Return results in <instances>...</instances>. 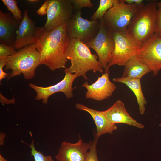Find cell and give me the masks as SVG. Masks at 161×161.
Listing matches in <instances>:
<instances>
[{
  "instance_id": "obj_1",
  "label": "cell",
  "mask_w": 161,
  "mask_h": 161,
  "mask_svg": "<svg viewBox=\"0 0 161 161\" xmlns=\"http://www.w3.org/2000/svg\"><path fill=\"white\" fill-rule=\"evenodd\" d=\"M66 24L49 31L37 27L35 42L41 57L40 65H44L52 71L65 68L67 61L66 52L69 41Z\"/></svg>"
},
{
  "instance_id": "obj_2",
  "label": "cell",
  "mask_w": 161,
  "mask_h": 161,
  "mask_svg": "<svg viewBox=\"0 0 161 161\" xmlns=\"http://www.w3.org/2000/svg\"><path fill=\"white\" fill-rule=\"evenodd\" d=\"M66 54L71 62L70 66L64 70L68 72L76 74L78 77L81 76L86 80L88 79L86 74L89 71L103 73L97 55L92 54L89 48L79 40L70 39Z\"/></svg>"
},
{
  "instance_id": "obj_3",
  "label": "cell",
  "mask_w": 161,
  "mask_h": 161,
  "mask_svg": "<svg viewBox=\"0 0 161 161\" xmlns=\"http://www.w3.org/2000/svg\"><path fill=\"white\" fill-rule=\"evenodd\" d=\"M156 2L151 0L141 4L128 27V34L140 46L155 33L158 18Z\"/></svg>"
},
{
  "instance_id": "obj_4",
  "label": "cell",
  "mask_w": 161,
  "mask_h": 161,
  "mask_svg": "<svg viewBox=\"0 0 161 161\" xmlns=\"http://www.w3.org/2000/svg\"><path fill=\"white\" fill-rule=\"evenodd\" d=\"M5 70L11 72L8 79L23 74L26 79L32 78L37 67L40 65L41 55L35 44L25 46L13 55L6 58Z\"/></svg>"
},
{
  "instance_id": "obj_5",
  "label": "cell",
  "mask_w": 161,
  "mask_h": 161,
  "mask_svg": "<svg viewBox=\"0 0 161 161\" xmlns=\"http://www.w3.org/2000/svg\"><path fill=\"white\" fill-rule=\"evenodd\" d=\"M140 5L128 4L123 0H117L104 16L103 21L106 27L113 32L126 31Z\"/></svg>"
},
{
  "instance_id": "obj_6",
  "label": "cell",
  "mask_w": 161,
  "mask_h": 161,
  "mask_svg": "<svg viewBox=\"0 0 161 161\" xmlns=\"http://www.w3.org/2000/svg\"><path fill=\"white\" fill-rule=\"evenodd\" d=\"M114 48L111 59L105 72H109L112 66L118 65L124 66L131 58L136 56L140 45L127 32H113Z\"/></svg>"
},
{
  "instance_id": "obj_7",
  "label": "cell",
  "mask_w": 161,
  "mask_h": 161,
  "mask_svg": "<svg viewBox=\"0 0 161 161\" xmlns=\"http://www.w3.org/2000/svg\"><path fill=\"white\" fill-rule=\"evenodd\" d=\"M81 15V10L74 11L72 18L66 24V32L69 39H78L86 44L97 35L99 21L89 20L82 18Z\"/></svg>"
},
{
  "instance_id": "obj_8",
  "label": "cell",
  "mask_w": 161,
  "mask_h": 161,
  "mask_svg": "<svg viewBox=\"0 0 161 161\" xmlns=\"http://www.w3.org/2000/svg\"><path fill=\"white\" fill-rule=\"evenodd\" d=\"M103 18L99 20V30L96 36L85 44L96 52L98 61L105 71L110 61L115 43L113 32L106 27Z\"/></svg>"
},
{
  "instance_id": "obj_9",
  "label": "cell",
  "mask_w": 161,
  "mask_h": 161,
  "mask_svg": "<svg viewBox=\"0 0 161 161\" xmlns=\"http://www.w3.org/2000/svg\"><path fill=\"white\" fill-rule=\"evenodd\" d=\"M136 56L156 76L161 70V38L153 35L140 46Z\"/></svg>"
},
{
  "instance_id": "obj_10",
  "label": "cell",
  "mask_w": 161,
  "mask_h": 161,
  "mask_svg": "<svg viewBox=\"0 0 161 161\" xmlns=\"http://www.w3.org/2000/svg\"><path fill=\"white\" fill-rule=\"evenodd\" d=\"M74 12L70 0H49L46 22L43 27L49 31L66 24L72 18Z\"/></svg>"
},
{
  "instance_id": "obj_11",
  "label": "cell",
  "mask_w": 161,
  "mask_h": 161,
  "mask_svg": "<svg viewBox=\"0 0 161 161\" xmlns=\"http://www.w3.org/2000/svg\"><path fill=\"white\" fill-rule=\"evenodd\" d=\"M65 75L64 78L57 84L47 87L39 86L33 83L29 84L30 86L36 92L35 97L37 100H42L43 103H47L49 97L58 92L64 94L67 99L72 98V92L74 89L72 84L75 79L78 77L76 74L69 73L64 70Z\"/></svg>"
},
{
  "instance_id": "obj_12",
  "label": "cell",
  "mask_w": 161,
  "mask_h": 161,
  "mask_svg": "<svg viewBox=\"0 0 161 161\" xmlns=\"http://www.w3.org/2000/svg\"><path fill=\"white\" fill-rule=\"evenodd\" d=\"M91 141L85 143L80 134L78 140L75 143L63 141L55 156L57 161H85Z\"/></svg>"
},
{
  "instance_id": "obj_13",
  "label": "cell",
  "mask_w": 161,
  "mask_h": 161,
  "mask_svg": "<svg viewBox=\"0 0 161 161\" xmlns=\"http://www.w3.org/2000/svg\"><path fill=\"white\" fill-rule=\"evenodd\" d=\"M109 74V72H105L92 84H89L86 81L82 85L87 90L85 94L86 99L101 101L112 95L117 87L115 84L110 80Z\"/></svg>"
},
{
  "instance_id": "obj_14",
  "label": "cell",
  "mask_w": 161,
  "mask_h": 161,
  "mask_svg": "<svg viewBox=\"0 0 161 161\" xmlns=\"http://www.w3.org/2000/svg\"><path fill=\"white\" fill-rule=\"evenodd\" d=\"M109 122L112 125L123 123L143 129L144 126L137 122L129 114L124 103L120 100H117L106 110L101 111Z\"/></svg>"
},
{
  "instance_id": "obj_15",
  "label": "cell",
  "mask_w": 161,
  "mask_h": 161,
  "mask_svg": "<svg viewBox=\"0 0 161 161\" xmlns=\"http://www.w3.org/2000/svg\"><path fill=\"white\" fill-rule=\"evenodd\" d=\"M17 31L15 48L20 49L29 45L35 44V35L37 27L35 22L29 17L26 10Z\"/></svg>"
},
{
  "instance_id": "obj_16",
  "label": "cell",
  "mask_w": 161,
  "mask_h": 161,
  "mask_svg": "<svg viewBox=\"0 0 161 161\" xmlns=\"http://www.w3.org/2000/svg\"><path fill=\"white\" fill-rule=\"evenodd\" d=\"M21 22L16 20L10 13L0 10V43L15 47L16 33Z\"/></svg>"
},
{
  "instance_id": "obj_17",
  "label": "cell",
  "mask_w": 161,
  "mask_h": 161,
  "mask_svg": "<svg viewBox=\"0 0 161 161\" xmlns=\"http://www.w3.org/2000/svg\"><path fill=\"white\" fill-rule=\"evenodd\" d=\"M75 107L78 109L87 112L91 115L95 124V133L98 138L106 134H112L114 131L117 129V127L116 125L110 123L102 114L101 111L91 109L79 103H76Z\"/></svg>"
},
{
  "instance_id": "obj_18",
  "label": "cell",
  "mask_w": 161,
  "mask_h": 161,
  "mask_svg": "<svg viewBox=\"0 0 161 161\" xmlns=\"http://www.w3.org/2000/svg\"><path fill=\"white\" fill-rule=\"evenodd\" d=\"M115 82L123 83L129 88L134 93L139 106L140 113L144 114L145 111V106L147 102L142 89L141 80L129 77L115 78L113 79Z\"/></svg>"
},
{
  "instance_id": "obj_19",
  "label": "cell",
  "mask_w": 161,
  "mask_h": 161,
  "mask_svg": "<svg viewBox=\"0 0 161 161\" xmlns=\"http://www.w3.org/2000/svg\"><path fill=\"white\" fill-rule=\"evenodd\" d=\"M121 77L139 79L145 75L151 72L150 69L136 56L130 59L125 64Z\"/></svg>"
},
{
  "instance_id": "obj_20",
  "label": "cell",
  "mask_w": 161,
  "mask_h": 161,
  "mask_svg": "<svg viewBox=\"0 0 161 161\" xmlns=\"http://www.w3.org/2000/svg\"><path fill=\"white\" fill-rule=\"evenodd\" d=\"M117 0H100L99 7L90 17V20H100L107 11L111 8Z\"/></svg>"
},
{
  "instance_id": "obj_21",
  "label": "cell",
  "mask_w": 161,
  "mask_h": 161,
  "mask_svg": "<svg viewBox=\"0 0 161 161\" xmlns=\"http://www.w3.org/2000/svg\"><path fill=\"white\" fill-rule=\"evenodd\" d=\"M3 4L7 7L13 17L17 20L21 21L23 17L22 13L18 7V2L15 0H1Z\"/></svg>"
},
{
  "instance_id": "obj_22",
  "label": "cell",
  "mask_w": 161,
  "mask_h": 161,
  "mask_svg": "<svg viewBox=\"0 0 161 161\" xmlns=\"http://www.w3.org/2000/svg\"><path fill=\"white\" fill-rule=\"evenodd\" d=\"M30 134L32 137V141L30 145H27L31 149V154L33 157L35 161H54L50 155H45L41 151H38L36 149L32 133L30 132Z\"/></svg>"
},
{
  "instance_id": "obj_23",
  "label": "cell",
  "mask_w": 161,
  "mask_h": 161,
  "mask_svg": "<svg viewBox=\"0 0 161 161\" xmlns=\"http://www.w3.org/2000/svg\"><path fill=\"white\" fill-rule=\"evenodd\" d=\"M94 139L91 141L90 148L88 151L85 161H99L97 149L99 138L94 131Z\"/></svg>"
},
{
  "instance_id": "obj_24",
  "label": "cell",
  "mask_w": 161,
  "mask_h": 161,
  "mask_svg": "<svg viewBox=\"0 0 161 161\" xmlns=\"http://www.w3.org/2000/svg\"><path fill=\"white\" fill-rule=\"evenodd\" d=\"M73 5L74 11L80 10L83 7L92 8L93 4L90 0H70Z\"/></svg>"
},
{
  "instance_id": "obj_25",
  "label": "cell",
  "mask_w": 161,
  "mask_h": 161,
  "mask_svg": "<svg viewBox=\"0 0 161 161\" xmlns=\"http://www.w3.org/2000/svg\"><path fill=\"white\" fill-rule=\"evenodd\" d=\"M14 47L4 44H0V58H6L12 55L16 52Z\"/></svg>"
},
{
  "instance_id": "obj_26",
  "label": "cell",
  "mask_w": 161,
  "mask_h": 161,
  "mask_svg": "<svg viewBox=\"0 0 161 161\" xmlns=\"http://www.w3.org/2000/svg\"><path fill=\"white\" fill-rule=\"evenodd\" d=\"M6 58H0V81L7 77L8 74L5 72L3 70L4 67L7 64Z\"/></svg>"
},
{
  "instance_id": "obj_27",
  "label": "cell",
  "mask_w": 161,
  "mask_h": 161,
  "mask_svg": "<svg viewBox=\"0 0 161 161\" xmlns=\"http://www.w3.org/2000/svg\"><path fill=\"white\" fill-rule=\"evenodd\" d=\"M155 34L161 38V9H158V18L157 27Z\"/></svg>"
},
{
  "instance_id": "obj_28",
  "label": "cell",
  "mask_w": 161,
  "mask_h": 161,
  "mask_svg": "<svg viewBox=\"0 0 161 161\" xmlns=\"http://www.w3.org/2000/svg\"><path fill=\"white\" fill-rule=\"evenodd\" d=\"M49 0H46L39 8L37 10V13L40 16L47 14Z\"/></svg>"
},
{
  "instance_id": "obj_29",
  "label": "cell",
  "mask_w": 161,
  "mask_h": 161,
  "mask_svg": "<svg viewBox=\"0 0 161 161\" xmlns=\"http://www.w3.org/2000/svg\"><path fill=\"white\" fill-rule=\"evenodd\" d=\"M0 94V102L2 104H12L15 103V100L14 98L12 99H8L4 96L1 93Z\"/></svg>"
},
{
  "instance_id": "obj_30",
  "label": "cell",
  "mask_w": 161,
  "mask_h": 161,
  "mask_svg": "<svg viewBox=\"0 0 161 161\" xmlns=\"http://www.w3.org/2000/svg\"><path fill=\"white\" fill-rule=\"evenodd\" d=\"M123 1L127 4H135L138 5H141L143 1V0H123Z\"/></svg>"
},
{
  "instance_id": "obj_31",
  "label": "cell",
  "mask_w": 161,
  "mask_h": 161,
  "mask_svg": "<svg viewBox=\"0 0 161 161\" xmlns=\"http://www.w3.org/2000/svg\"><path fill=\"white\" fill-rule=\"evenodd\" d=\"M6 136V135L4 133H1L0 134V145H2L4 144V139Z\"/></svg>"
},
{
  "instance_id": "obj_32",
  "label": "cell",
  "mask_w": 161,
  "mask_h": 161,
  "mask_svg": "<svg viewBox=\"0 0 161 161\" xmlns=\"http://www.w3.org/2000/svg\"><path fill=\"white\" fill-rule=\"evenodd\" d=\"M156 3L158 9H161V1H157Z\"/></svg>"
},
{
  "instance_id": "obj_33",
  "label": "cell",
  "mask_w": 161,
  "mask_h": 161,
  "mask_svg": "<svg viewBox=\"0 0 161 161\" xmlns=\"http://www.w3.org/2000/svg\"><path fill=\"white\" fill-rule=\"evenodd\" d=\"M0 161H7L2 155L0 154Z\"/></svg>"
},
{
  "instance_id": "obj_34",
  "label": "cell",
  "mask_w": 161,
  "mask_h": 161,
  "mask_svg": "<svg viewBox=\"0 0 161 161\" xmlns=\"http://www.w3.org/2000/svg\"><path fill=\"white\" fill-rule=\"evenodd\" d=\"M28 1L31 2H35L38 1V0H28L27 1Z\"/></svg>"
},
{
  "instance_id": "obj_35",
  "label": "cell",
  "mask_w": 161,
  "mask_h": 161,
  "mask_svg": "<svg viewBox=\"0 0 161 161\" xmlns=\"http://www.w3.org/2000/svg\"><path fill=\"white\" fill-rule=\"evenodd\" d=\"M159 126H161V123L159 124Z\"/></svg>"
}]
</instances>
